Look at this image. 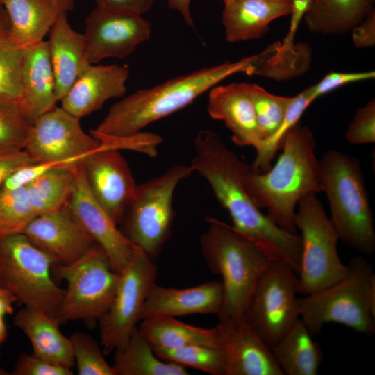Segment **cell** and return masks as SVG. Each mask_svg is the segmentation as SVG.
I'll list each match as a JSON object with an SVG mask.
<instances>
[{"mask_svg": "<svg viewBox=\"0 0 375 375\" xmlns=\"http://www.w3.org/2000/svg\"><path fill=\"white\" fill-rule=\"evenodd\" d=\"M58 166L62 165L49 162H34L23 165L6 179L0 189L9 190L25 187L50 169Z\"/></svg>", "mask_w": 375, "mask_h": 375, "instance_id": "cell-44", "label": "cell"}, {"mask_svg": "<svg viewBox=\"0 0 375 375\" xmlns=\"http://www.w3.org/2000/svg\"><path fill=\"white\" fill-rule=\"evenodd\" d=\"M223 300L221 281H212L186 288H165L156 284L145 301L141 320L192 314L218 315Z\"/></svg>", "mask_w": 375, "mask_h": 375, "instance_id": "cell-20", "label": "cell"}, {"mask_svg": "<svg viewBox=\"0 0 375 375\" xmlns=\"http://www.w3.org/2000/svg\"><path fill=\"white\" fill-rule=\"evenodd\" d=\"M10 23V37L22 47L44 40L64 12L74 8V0H0Z\"/></svg>", "mask_w": 375, "mask_h": 375, "instance_id": "cell-25", "label": "cell"}, {"mask_svg": "<svg viewBox=\"0 0 375 375\" xmlns=\"http://www.w3.org/2000/svg\"><path fill=\"white\" fill-rule=\"evenodd\" d=\"M32 124L19 105L0 102V153L24 149Z\"/></svg>", "mask_w": 375, "mask_h": 375, "instance_id": "cell-38", "label": "cell"}, {"mask_svg": "<svg viewBox=\"0 0 375 375\" xmlns=\"http://www.w3.org/2000/svg\"><path fill=\"white\" fill-rule=\"evenodd\" d=\"M151 24L135 12L96 6L87 16L83 33L88 62L124 58L150 37Z\"/></svg>", "mask_w": 375, "mask_h": 375, "instance_id": "cell-14", "label": "cell"}, {"mask_svg": "<svg viewBox=\"0 0 375 375\" xmlns=\"http://www.w3.org/2000/svg\"><path fill=\"white\" fill-rule=\"evenodd\" d=\"M253 56L181 76L153 88L138 90L113 104L90 132L91 135L128 136L191 103L203 92L236 73L251 75Z\"/></svg>", "mask_w": 375, "mask_h": 375, "instance_id": "cell-3", "label": "cell"}, {"mask_svg": "<svg viewBox=\"0 0 375 375\" xmlns=\"http://www.w3.org/2000/svg\"><path fill=\"white\" fill-rule=\"evenodd\" d=\"M311 0H292L291 19L288 34L280 42L281 48L292 49L294 47V39L299 25L303 18Z\"/></svg>", "mask_w": 375, "mask_h": 375, "instance_id": "cell-47", "label": "cell"}, {"mask_svg": "<svg viewBox=\"0 0 375 375\" xmlns=\"http://www.w3.org/2000/svg\"><path fill=\"white\" fill-rule=\"evenodd\" d=\"M92 135L99 140L101 144L105 147L117 150H133L151 156L156 155V147L162 140L161 137L158 135L142 131L131 135L123 137H111L99 135Z\"/></svg>", "mask_w": 375, "mask_h": 375, "instance_id": "cell-41", "label": "cell"}, {"mask_svg": "<svg viewBox=\"0 0 375 375\" xmlns=\"http://www.w3.org/2000/svg\"><path fill=\"white\" fill-rule=\"evenodd\" d=\"M200 238L203 258L212 273L222 277L224 300L219 320L240 319L255 285L271 260L232 225L207 217Z\"/></svg>", "mask_w": 375, "mask_h": 375, "instance_id": "cell-4", "label": "cell"}, {"mask_svg": "<svg viewBox=\"0 0 375 375\" xmlns=\"http://www.w3.org/2000/svg\"><path fill=\"white\" fill-rule=\"evenodd\" d=\"M67 206L95 243L103 250L112 269L121 274L133 258L135 245L93 197L81 163L76 168L74 188Z\"/></svg>", "mask_w": 375, "mask_h": 375, "instance_id": "cell-16", "label": "cell"}, {"mask_svg": "<svg viewBox=\"0 0 375 375\" xmlns=\"http://www.w3.org/2000/svg\"><path fill=\"white\" fill-rule=\"evenodd\" d=\"M344 277L298 298L299 318L312 336L328 323L344 325L371 336L375 333V273L362 256L351 259Z\"/></svg>", "mask_w": 375, "mask_h": 375, "instance_id": "cell-6", "label": "cell"}, {"mask_svg": "<svg viewBox=\"0 0 375 375\" xmlns=\"http://www.w3.org/2000/svg\"><path fill=\"white\" fill-rule=\"evenodd\" d=\"M22 233L53 258L54 265L76 262L96 244L67 205L36 216Z\"/></svg>", "mask_w": 375, "mask_h": 375, "instance_id": "cell-17", "label": "cell"}, {"mask_svg": "<svg viewBox=\"0 0 375 375\" xmlns=\"http://www.w3.org/2000/svg\"><path fill=\"white\" fill-rule=\"evenodd\" d=\"M309 330L299 318L270 348L283 375H317L322 361L321 345L312 340Z\"/></svg>", "mask_w": 375, "mask_h": 375, "instance_id": "cell-27", "label": "cell"}, {"mask_svg": "<svg viewBox=\"0 0 375 375\" xmlns=\"http://www.w3.org/2000/svg\"><path fill=\"white\" fill-rule=\"evenodd\" d=\"M190 165L210 184L219 203L228 211L232 226L255 244L271 261L289 265L298 275L301 236L278 227L253 203L242 180L247 162L211 131L198 133Z\"/></svg>", "mask_w": 375, "mask_h": 375, "instance_id": "cell-1", "label": "cell"}, {"mask_svg": "<svg viewBox=\"0 0 375 375\" xmlns=\"http://www.w3.org/2000/svg\"><path fill=\"white\" fill-rule=\"evenodd\" d=\"M346 139L354 144L375 142L374 99L356 110L347 130Z\"/></svg>", "mask_w": 375, "mask_h": 375, "instance_id": "cell-40", "label": "cell"}, {"mask_svg": "<svg viewBox=\"0 0 375 375\" xmlns=\"http://www.w3.org/2000/svg\"><path fill=\"white\" fill-rule=\"evenodd\" d=\"M4 316L0 315V347L7 338V328L4 322Z\"/></svg>", "mask_w": 375, "mask_h": 375, "instance_id": "cell-52", "label": "cell"}, {"mask_svg": "<svg viewBox=\"0 0 375 375\" xmlns=\"http://www.w3.org/2000/svg\"><path fill=\"white\" fill-rule=\"evenodd\" d=\"M216 328L225 356V375H283L270 348L244 317L219 320Z\"/></svg>", "mask_w": 375, "mask_h": 375, "instance_id": "cell-18", "label": "cell"}, {"mask_svg": "<svg viewBox=\"0 0 375 375\" xmlns=\"http://www.w3.org/2000/svg\"><path fill=\"white\" fill-rule=\"evenodd\" d=\"M223 1H224H224H227V0H223Z\"/></svg>", "mask_w": 375, "mask_h": 375, "instance_id": "cell-53", "label": "cell"}, {"mask_svg": "<svg viewBox=\"0 0 375 375\" xmlns=\"http://www.w3.org/2000/svg\"><path fill=\"white\" fill-rule=\"evenodd\" d=\"M17 301L16 297L7 289L0 287V315H11L12 305Z\"/></svg>", "mask_w": 375, "mask_h": 375, "instance_id": "cell-50", "label": "cell"}, {"mask_svg": "<svg viewBox=\"0 0 375 375\" xmlns=\"http://www.w3.org/2000/svg\"><path fill=\"white\" fill-rule=\"evenodd\" d=\"M79 375H115L104 352L90 335L75 332L69 337Z\"/></svg>", "mask_w": 375, "mask_h": 375, "instance_id": "cell-39", "label": "cell"}, {"mask_svg": "<svg viewBox=\"0 0 375 375\" xmlns=\"http://www.w3.org/2000/svg\"><path fill=\"white\" fill-rule=\"evenodd\" d=\"M167 1L171 9L178 11L181 15L188 25L194 26L190 10L192 0H167Z\"/></svg>", "mask_w": 375, "mask_h": 375, "instance_id": "cell-49", "label": "cell"}, {"mask_svg": "<svg viewBox=\"0 0 375 375\" xmlns=\"http://www.w3.org/2000/svg\"><path fill=\"white\" fill-rule=\"evenodd\" d=\"M375 78L374 71L341 72L331 71L317 83L307 88L310 99H316L346 84Z\"/></svg>", "mask_w": 375, "mask_h": 375, "instance_id": "cell-42", "label": "cell"}, {"mask_svg": "<svg viewBox=\"0 0 375 375\" xmlns=\"http://www.w3.org/2000/svg\"><path fill=\"white\" fill-rule=\"evenodd\" d=\"M100 146L83 131L79 118L55 107L33 123L24 149L37 162L76 167Z\"/></svg>", "mask_w": 375, "mask_h": 375, "instance_id": "cell-13", "label": "cell"}, {"mask_svg": "<svg viewBox=\"0 0 375 375\" xmlns=\"http://www.w3.org/2000/svg\"><path fill=\"white\" fill-rule=\"evenodd\" d=\"M76 167H53L26 185L36 216L67 205L73 191Z\"/></svg>", "mask_w": 375, "mask_h": 375, "instance_id": "cell-32", "label": "cell"}, {"mask_svg": "<svg viewBox=\"0 0 375 375\" xmlns=\"http://www.w3.org/2000/svg\"><path fill=\"white\" fill-rule=\"evenodd\" d=\"M156 277L153 260L135 246L130 263L120 274L114 298L98 320L105 354L124 346L138 327L147 297L156 284Z\"/></svg>", "mask_w": 375, "mask_h": 375, "instance_id": "cell-12", "label": "cell"}, {"mask_svg": "<svg viewBox=\"0 0 375 375\" xmlns=\"http://www.w3.org/2000/svg\"><path fill=\"white\" fill-rule=\"evenodd\" d=\"M81 165L94 199L117 224L132 201L137 185L119 150L103 147L88 153Z\"/></svg>", "mask_w": 375, "mask_h": 375, "instance_id": "cell-15", "label": "cell"}, {"mask_svg": "<svg viewBox=\"0 0 375 375\" xmlns=\"http://www.w3.org/2000/svg\"><path fill=\"white\" fill-rule=\"evenodd\" d=\"M97 6L123 10L142 15L148 12L153 0H95Z\"/></svg>", "mask_w": 375, "mask_h": 375, "instance_id": "cell-48", "label": "cell"}, {"mask_svg": "<svg viewBox=\"0 0 375 375\" xmlns=\"http://www.w3.org/2000/svg\"><path fill=\"white\" fill-rule=\"evenodd\" d=\"M161 359L190 367L212 375H225V356L222 349L206 345H190L176 349H153Z\"/></svg>", "mask_w": 375, "mask_h": 375, "instance_id": "cell-33", "label": "cell"}, {"mask_svg": "<svg viewBox=\"0 0 375 375\" xmlns=\"http://www.w3.org/2000/svg\"><path fill=\"white\" fill-rule=\"evenodd\" d=\"M297 274L289 265L271 261L259 277L244 319L272 347L299 318Z\"/></svg>", "mask_w": 375, "mask_h": 375, "instance_id": "cell-11", "label": "cell"}, {"mask_svg": "<svg viewBox=\"0 0 375 375\" xmlns=\"http://www.w3.org/2000/svg\"><path fill=\"white\" fill-rule=\"evenodd\" d=\"M247 85L263 141L280 128L292 97L270 94L257 84L247 83Z\"/></svg>", "mask_w": 375, "mask_h": 375, "instance_id": "cell-36", "label": "cell"}, {"mask_svg": "<svg viewBox=\"0 0 375 375\" xmlns=\"http://www.w3.org/2000/svg\"><path fill=\"white\" fill-rule=\"evenodd\" d=\"M209 115L224 122L239 146L256 149L262 141L247 83L215 85L210 89L207 107Z\"/></svg>", "mask_w": 375, "mask_h": 375, "instance_id": "cell-21", "label": "cell"}, {"mask_svg": "<svg viewBox=\"0 0 375 375\" xmlns=\"http://www.w3.org/2000/svg\"><path fill=\"white\" fill-rule=\"evenodd\" d=\"M322 192L339 240L362 255L375 251L374 218L360 160L337 150L319 160Z\"/></svg>", "mask_w": 375, "mask_h": 375, "instance_id": "cell-5", "label": "cell"}, {"mask_svg": "<svg viewBox=\"0 0 375 375\" xmlns=\"http://www.w3.org/2000/svg\"><path fill=\"white\" fill-rule=\"evenodd\" d=\"M352 40L355 47L365 48L375 45V9L352 30Z\"/></svg>", "mask_w": 375, "mask_h": 375, "instance_id": "cell-46", "label": "cell"}, {"mask_svg": "<svg viewBox=\"0 0 375 375\" xmlns=\"http://www.w3.org/2000/svg\"><path fill=\"white\" fill-rule=\"evenodd\" d=\"M53 268L58 277L67 282L56 315L60 324L98 321L110 305L120 278L101 247L95 244L76 262Z\"/></svg>", "mask_w": 375, "mask_h": 375, "instance_id": "cell-10", "label": "cell"}, {"mask_svg": "<svg viewBox=\"0 0 375 375\" xmlns=\"http://www.w3.org/2000/svg\"><path fill=\"white\" fill-rule=\"evenodd\" d=\"M55 264L24 233L0 235V287L26 307L56 317L65 290L51 276Z\"/></svg>", "mask_w": 375, "mask_h": 375, "instance_id": "cell-7", "label": "cell"}, {"mask_svg": "<svg viewBox=\"0 0 375 375\" xmlns=\"http://www.w3.org/2000/svg\"><path fill=\"white\" fill-rule=\"evenodd\" d=\"M71 368L49 362L38 356L21 353L14 365L13 375H72Z\"/></svg>", "mask_w": 375, "mask_h": 375, "instance_id": "cell-43", "label": "cell"}, {"mask_svg": "<svg viewBox=\"0 0 375 375\" xmlns=\"http://www.w3.org/2000/svg\"><path fill=\"white\" fill-rule=\"evenodd\" d=\"M297 205L294 222L301 233L297 290L299 294L304 296L341 279L347 266L339 257L338 233L317 194H306Z\"/></svg>", "mask_w": 375, "mask_h": 375, "instance_id": "cell-9", "label": "cell"}, {"mask_svg": "<svg viewBox=\"0 0 375 375\" xmlns=\"http://www.w3.org/2000/svg\"><path fill=\"white\" fill-rule=\"evenodd\" d=\"M10 23L5 9L0 5V35L10 36Z\"/></svg>", "mask_w": 375, "mask_h": 375, "instance_id": "cell-51", "label": "cell"}, {"mask_svg": "<svg viewBox=\"0 0 375 375\" xmlns=\"http://www.w3.org/2000/svg\"><path fill=\"white\" fill-rule=\"evenodd\" d=\"M141 321L138 328L153 349H176L195 344L221 348L216 326L201 328L172 317H151Z\"/></svg>", "mask_w": 375, "mask_h": 375, "instance_id": "cell-29", "label": "cell"}, {"mask_svg": "<svg viewBox=\"0 0 375 375\" xmlns=\"http://www.w3.org/2000/svg\"><path fill=\"white\" fill-rule=\"evenodd\" d=\"M291 10L292 0H227L222 15L226 38L230 42L259 38L272 21Z\"/></svg>", "mask_w": 375, "mask_h": 375, "instance_id": "cell-24", "label": "cell"}, {"mask_svg": "<svg viewBox=\"0 0 375 375\" xmlns=\"http://www.w3.org/2000/svg\"><path fill=\"white\" fill-rule=\"evenodd\" d=\"M312 49L307 43H297L291 49L280 47L276 42L264 51L253 55L251 75L276 81H285L301 76L310 67Z\"/></svg>", "mask_w": 375, "mask_h": 375, "instance_id": "cell-31", "label": "cell"}, {"mask_svg": "<svg viewBox=\"0 0 375 375\" xmlns=\"http://www.w3.org/2000/svg\"><path fill=\"white\" fill-rule=\"evenodd\" d=\"M49 33L47 42L55 77L56 95L60 101L90 63L84 35L71 27L67 12L59 16Z\"/></svg>", "mask_w": 375, "mask_h": 375, "instance_id": "cell-23", "label": "cell"}, {"mask_svg": "<svg viewBox=\"0 0 375 375\" xmlns=\"http://www.w3.org/2000/svg\"><path fill=\"white\" fill-rule=\"evenodd\" d=\"M35 217L26 186L9 190L0 189V235L22 233Z\"/></svg>", "mask_w": 375, "mask_h": 375, "instance_id": "cell-37", "label": "cell"}, {"mask_svg": "<svg viewBox=\"0 0 375 375\" xmlns=\"http://www.w3.org/2000/svg\"><path fill=\"white\" fill-rule=\"evenodd\" d=\"M316 142L306 126L296 124L287 133L274 166L259 173L246 163L242 180L247 192L267 217L284 231L297 233L296 206L306 194L322 192Z\"/></svg>", "mask_w": 375, "mask_h": 375, "instance_id": "cell-2", "label": "cell"}, {"mask_svg": "<svg viewBox=\"0 0 375 375\" xmlns=\"http://www.w3.org/2000/svg\"><path fill=\"white\" fill-rule=\"evenodd\" d=\"M128 76L126 66L90 64L60 100L61 107L77 118L85 117L106 101L124 97Z\"/></svg>", "mask_w": 375, "mask_h": 375, "instance_id": "cell-19", "label": "cell"}, {"mask_svg": "<svg viewBox=\"0 0 375 375\" xmlns=\"http://www.w3.org/2000/svg\"><path fill=\"white\" fill-rule=\"evenodd\" d=\"M375 0H311L303 17L308 28L325 35L343 34L362 22Z\"/></svg>", "mask_w": 375, "mask_h": 375, "instance_id": "cell-28", "label": "cell"}, {"mask_svg": "<svg viewBox=\"0 0 375 375\" xmlns=\"http://www.w3.org/2000/svg\"><path fill=\"white\" fill-rule=\"evenodd\" d=\"M114 351L112 367L115 375L189 374L185 367L160 358L138 327L126 343Z\"/></svg>", "mask_w": 375, "mask_h": 375, "instance_id": "cell-30", "label": "cell"}, {"mask_svg": "<svg viewBox=\"0 0 375 375\" xmlns=\"http://www.w3.org/2000/svg\"><path fill=\"white\" fill-rule=\"evenodd\" d=\"M24 49L10 36L0 35V102L20 106Z\"/></svg>", "mask_w": 375, "mask_h": 375, "instance_id": "cell-35", "label": "cell"}, {"mask_svg": "<svg viewBox=\"0 0 375 375\" xmlns=\"http://www.w3.org/2000/svg\"><path fill=\"white\" fill-rule=\"evenodd\" d=\"M20 108L33 124L56 107L55 77L47 41L24 47L21 66Z\"/></svg>", "mask_w": 375, "mask_h": 375, "instance_id": "cell-22", "label": "cell"}, {"mask_svg": "<svg viewBox=\"0 0 375 375\" xmlns=\"http://www.w3.org/2000/svg\"><path fill=\"white\" fill-rule=\"evenodd\" d=\"M37 162L24 150L0 153V187L17 168Z\"/></svg>", "mask_w": 375, "mask_h": 375, "instance_id": "cell-45", "label": "cell"}, {"mask_svg": "<svg viewBox=\"0 0 375 375\" xmlns=\"http://www.w3.org/2000/svg\"><path fill=\"white\" fill-rule=\"evenodd\" d=\"M312 102L307 89L292 97L280 128L272 137L263 140L256 149V156L251 165L253 170L263 173L272 167V160L281 149L288 131L299 122L303 112Z\"/></svg>", "mask_w": 375, "mask_h": 375, "instance_id": "cell-34", "label": "cell"}, {"mask_svg": "<svg viewBox=\"0 0 375 375\" xmlns=\"http://www.w3.org/2000/svg\"><path fill=\"white\" fill-rule=\"evenodd\" d=\"M194 172L190 165H174L136 187L120 222L121 231L153 260L171 237L174 190Z\"/></svg>", "mask_w": 375, "mask_h": 375, "instance_id": "cell-8", "label": "cell"}, {"mask_svg": "<svg viewBox=\"0 0 375 375\" xmlns=\"http://www.w3.org/2000/svg\"><path fill=\"white\" fill-rule=\"evenodd\" d=\"M12 322L28 338L34 355L66 367L74 365L70 339L60 331V322L56 317L24 306L15 315Z\"/></svg>", "mask_w": 375, "mask_h": 375, "instance_id": "cell-26", "label": "cell"}]
</instances>
